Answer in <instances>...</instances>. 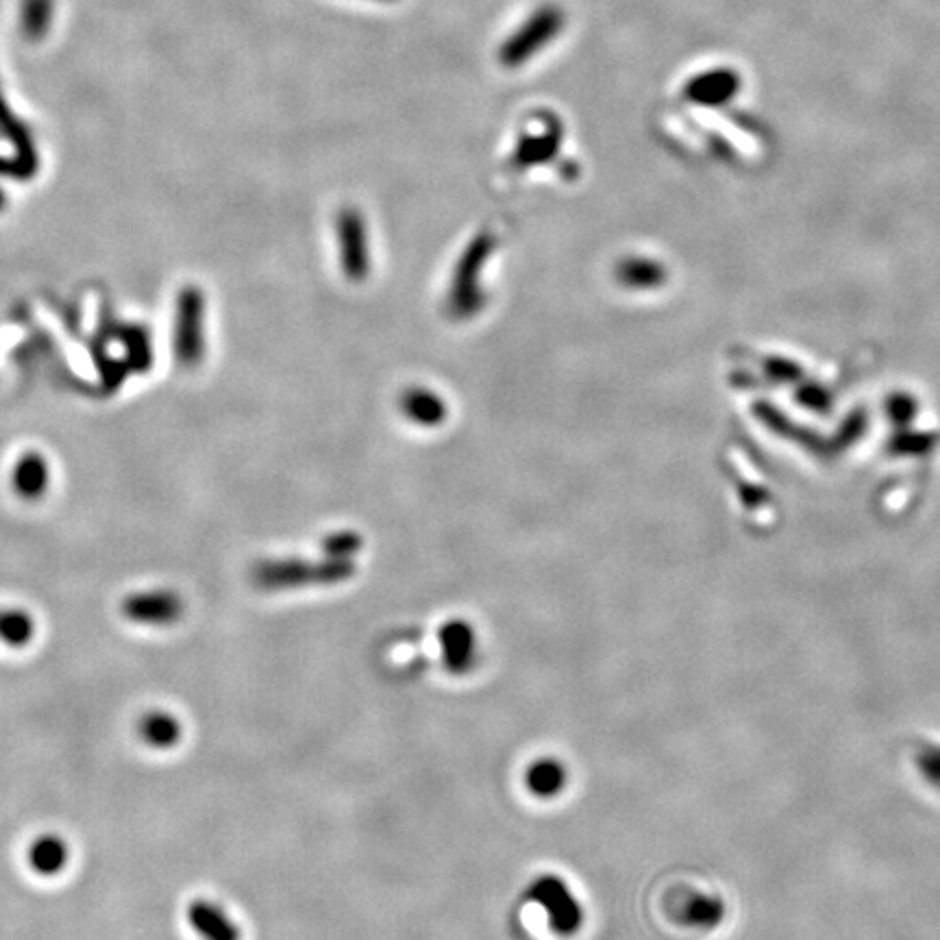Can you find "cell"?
<instances>
[{"label":"cell","mask_w":940,"mask_h":940,"mask_svg":"<svg viewBox=\"0 0 940 940\" xmlns=\"http://www.w3.org/2000/svg\"><path fill=\"white\" fill-rule=\"evenodd\" d=\"M566 29V13L560 4H542L501 44V65L517 70L538 58Z\"/></svg>","instance_id":"cell-1"},{"label":"cell","mask_w":940,"mask_h":940,"mask_svg":"<svg viewBox=\"0 0 940 940\" xmlns=\"http://www.w3.org/2000/svg\"><path fill=\"white\" fill-rule=\"evenodd\" d=\"M528 899L542 908L558 937H573L584 928V906L562 878L551 873L535 878L529 883Z\"/></svg>","instance_id":"cell-2"},{"label":"cell","mask_w":940,"mask_h":940,"mask_svg":"<svg viewBox=\"0 0 940 940\" xmlns=\"http://www.w3.org/2000/svg\"><path fill=\"white\" fill-rule=\"evenodd\" d=\"M203 293L198 288H183L176 298L175 345L176 361L192 368L201 361L205 351L203 340Z\"/></svg>","instance_id":"cell-3"},{"label":"cell","mask_w":940,"mask_h":940,"mask_svg":"<svg viewBox=\"0 0 940 940\" xmlns=\"http://www.w3.org/2000/svg\"><path fill=\"white\" fill-rule=\"evenodd\" d=\"M743 90V76L734 68H712L684 85V96L699 108H723Z\"/></svg>","instance_id":"cell-4"},{"label":"cell","mask_w":940,"mask_h":940,"mask_svg":"<svg viewBox=\"0 0 940 940\" xmlns=\"http://www.w3.org/2000/svg\"><path fill=\"white\" fill-rule=\"evenodd\" d=\"M122 614L133 623L171 625L183 616V601L173 590L135 592L122 601Z\"/></svg>","instance_id":"cell-5"},{"label":"cell","mask_w":940,"mask_h":940,"mask_svg":"<svg viewBox=\"0 0 940 940\" xmlns=\"http://www.w3.org/2000/svg\"><path fill=\"white\" fill-rule=\"evenodd\" d=\"M442 664L453 675H464L477 660V636L467 621H447L438 634Z\"/></svg>","instance_id":"cell-6"},{"label":"cell","mask_w":940,"mask_h":940,"mask_svg":"<svg viewBox=\"0 0 940 940\" xmlns=\"http://www.w3.org/2000/svg\"><path fill=\"white\" fill-rule=\"evenodd\" d=\"M340 578V571L336 569H309L303 564L293 562H277V564H264L257 569L255 580L264 588H288L309 584V582H331Z\"/></svg>","instance_id":"cell-7"},{"label":"cell","mask_w":940,"mask_h":940,"mask_svg":"<svg viewBox=\"0 0 940 940\" xmlns=\"http://www.w3.org/2000/svg\"><path fill=\"white\" fill-rule=\"evenodd\" d=\"M727 917V906L718 895L691 892L682 899L677 921L693 930H716Z\"/></svg>","instance_id":"cell-8"},{"label":"cell","mask_w":940,"mask_h":940,"mask_svg":"<svg viewBox=\"0 0 940 940\" xmlns=\"http://www.w3.org/2000/svg\"><path fill=\"white\" fill-rule=\"evenodd\" d=\"M187 921L203 940H239V930L234 921L212 901H192L187 906Z\"/></svg>","instance_id":"cell-9"},{"label":"cell","mask_w":940,"mask_h":940,"mask_svg":"<svg viewBox=\"0 0 940 940\" xmlns=\"http://www.w3.org/2000/svg\"><path fill=\"white\" fill-rule=\"evenodd\" d=\"M49 481H51L49 464H47V460L40 453H27V456H22L16 462L13 472H11V488H13V492L18 497L27 499V501L40 499L47 492Z\"/></svg>","instance_id":"cell-10"},{"label":"cell","mask_w":940,"mask_h":940,"mask_svg":"<svg viewBox=\"0 0 940 940\" xmlns=\"http://www.w3.org/2000/svg\"><path fill=\"white\" fill-rule=\"evenodd\" d=\"M569 784V770L558 758H540L529 764L525 786L538 799H553L564 793Z\"/></svg>","instance_id":"cell-11"},{"label":"cell","mask_w":940,"mask_h":940,"mask_svg":"<svg viewBox=\"0 0 940 940\" xmlns=\"http://www.w3.org/2000/svg\"><path fill=\"white\" fill-rule=\"evenodd\" d=\"M29 865L40 876H58L68 862V847L58 836H42L29 847Z\"/></svg>","instance_id":"cell-12"},{"label":"cell","mask_w":940,"mask_h":940,"mask_svg":"<svg viewBox=\"0 0 940 940\" xmlns=\"http://www.w3.org/2000/svg\"><path fill=\"white\" fill-rule=\"evenodd\" d=\"M140 736L146 745L157 749H168L181 740V723L168 712H149L140 725Z\"/></svg>","instance_id":"cell-13"},{"label":"cell","mask_w":940,"mask_h":940,"mask_svg":"<svg viewBox=\"0 0 940 940\" xmlns=\"http://www.w3.org/2000/svg\"><path fill=\"white\" fill-rule=\"evenodd\" d=\"M35 636L33 619L22 610L0 612V641L9 646H24Z\"/></svg>","instance_id":"cell-14"},{"label":"cell","mask_w":940,"mask_h":940,"mask_svg":"<svg viewBox=\"0 0 940 940\" xmlns=\"http://www.w3.org/2000/svg\"><path fill=\"white\" fill-rule=\"evenodd\" d=\"M915 764H917V770L921 773V777L930 784V786H934L937 790H940V747L939 745H930V747H923L919 754H917V758H915Z\"/></svg>","instance_id":"cell-15"},{"label":"cell","mask_w":940,"mask_h":940,"mask_svg":"<svg viewBox=\"0 0 940 940\" xmlns=\"http://www.w3.org/2000/svg\"><path fill=\"white\" fill-rule=\"evenodd\" d=\"M377 2H397V0H377Z\"/></svg>","instance_id":"cell-16"},{"label":"cell","mask_w":940,"mask_h":940,"mask_svg":"<svg viewBox=\"0 0 940 940\" xmlns=\"http://www.w3.org/2000/svg\"><path fill=\"white\" fill-rule=\"evenodd\" d=\"M2 201H4V198H2V194H0V207H2Z\"/></svg>","instance_id":"cell-17"}]
</instances>
